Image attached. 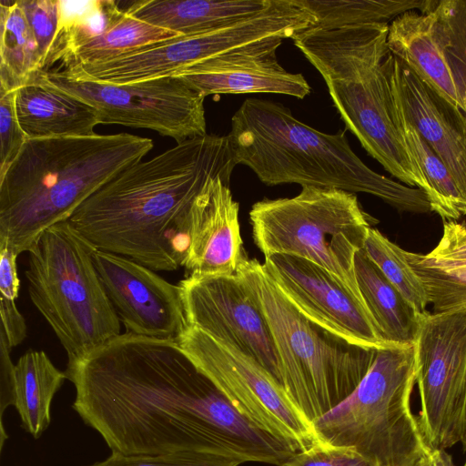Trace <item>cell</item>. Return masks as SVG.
I'll list each match as a JSON object with an SVG mask.
<instances>
[{
	"instance_id": "1",
	"label": "cell",
	"mask_w": 466,
	"mask_h": 466,
	"mask_svg": "<svg viewBox=\"0 0 466 466\" xmlns=\"http://www.w3.org/2000/svg\"><path fill=\"white\" fill-rule=\"evenodd\" d=\"M73 409L112 452H209L279 466L289 443L241 414L177 340L120 334L67 362Z\"/></svg>"
},
{
	"instance_id": "2",
	"label": "cell",
	"mask_w": 466,
	"mask_h": 466,
	"mask_svg": "<svg viewBox=\"0 0 466 466\" xmlns=\"http://www.w3.org/2000/svg\"><path fill=\"white\" fill-rule=\"evenodd\" d=\"M236 166L227 136L189 138L120 172L68 221L96 249L176 270L187 255L194 199L211 178L229 184Z\"/></svg>"
},
{
	"instance_id": "3",
	"label": "cell",
	"mask_w": 466,
	"mask_h": 466,
	"mask_svg": "<svg viewBox=\"0 0 466 466\" xmlns=\"http://www.w3.org/2000/svg\"><path fill=\"white\" fill-rule=\"evenodd\" d=\"M152 147L151 139L127 133L28 139L0 177V243L27 252Z\"/></svg>"
},
{
	"instance_id": "4",
	"label": "cell",
	"mask_w": 466,
	"mask_h": 466,
	"mask_svg": "<svg viewBox=\"0 0 466 466\" xmlns=\"http://www.w3.org/2000/svg\"><path fill=\"white\" fill-rule=\"evenodd\" d=\"M347 129L319 131L280 103L247 98L231 118L228 139L237 165L268 186L299 184L377 197L400 211L431 210L425 192L380 175L351 149Z\"/></svg>"
},
{
	"instance_id": "5",
	"label": "cell",
	"mask_w": 466,
	"mask_h": 466,
	"mask_svg": "<svg viewBox=\"0 0 466 466\" xmlns=\"http://www.w3.org/2000/svg\"><path fill=\"white\" fill-rule=\"evenodd\" d=\"M388 32V23L314 26L292 40L322 76L346 129L391 176L427 194V182L410 158L391 117L384 69L390 52Z\"/></svg>"
},
{
	"instance_id": "6",
	"label": "cell",
	"mask_w": 466,
	"mask_h": 466,
	"mask_svg": "<svg viewBox=\"0 0 466 466\" xmlns=\"http://www.w3.org/2000/svg\"><path fill=\"white\" fill-rule=\"evenodd\" d=\"M236 274L267 320L283 389L312 425L353 392L378 350L351 344L308 319L257 259L245 256Z\"/></svg>"
},
{
	"instance_id": "7",
	"label": "cell",
	"mask_w": 466,
	"mask_h": 466,
	"mask_svg": "<svg viewBox=\"0 0 466 466\" xmlns=\"http://www.w3.org/2000/svg\"><path fill=\"white\" fill-rule=\"evenodd\" d=\"M414 345H392L376 358L353 392L312 422L318 441L350 446L373 466H418L431 451L413 414Z\"/></svg>"
},
{
	"instance_id": "8",
	"label": "cell",
	"mask_w": 466,
	"mask_h": 466,
	"mask_svg": "<svg viewBox=\"0 0 466 466\" xmlns=\"http://www.w3.org/2000/svg\"><path fill=\"white\" fill-rule=\"evenodd\" d=\"M95 249L66 220L48 228L27 250L30 299L66 350L67 362L121 334L94 263Z\"/></svg>"
},
{
	"instance_id": "9",
	"label": "cell",
	"mask_w": 466,
	"mask_h": 466,
	"mask_svg": "<svg viewBox=\"0 0 466 466\" xmlns=\"http://www.w3.org/2000/svg\"><path fill=\"white\" fill-rule=\"evenodd\" d=\"M249 220L264 258L285 254L308 259L366 307L356 279L355 256L364 247L372 218L355 193L304 186L295 197L254 203Z\"/></svg>"
},
{
	"instance_id": "10",
	"label": "cell",
	"mask_w": 466,
	"mask_h": 466,
	"mask_svg": "<svg viewBox=\"0 0 466 466\" xmlns=\"http://www.w3.org/2000/svg\"><path fill=\"white\" fill-rule=\"evenodd\" d=\"M414 348L426 443L431 450L466 445V308L423 313Z\"/></svg>"
},
{
	"instance_id": "11",
	"label": "cell",
	"mask_w": 466,
	"mask_h": 466,
	"mask_svg": "<svg viewBox=\"0 0 466 466\" xmlns=\"http://www.w3.org/2000/svg\"><path fill=\"white\" fill-rule=\"evenodd\" d=\"M177 342L233 406L254 423L289 441L299 451L318 441L311 423L256 360L191 325Z\"/></svg>"
},
{
	"instance_id": "12",
	"label": "cell",
	"mask_w": 466,
	"mask_h": 466,
	"mask_svg": "<svg viewBox=\"0 0 466 466\" xmlns=\"http://www.w3.org/2000/svg\"><path fill=\"white\" fill-rule=\"evenodd\" d=\"M46 78L92 106L98 124L147 128L177 143L207 134L205 96L176 76L114 85L52 68Z\"/></svg>"
},
{
	"instance_id": "13",
	"label": "cell",
	"mask_w": 466,
	"mask_h": 466,
	"mask_svg": "<svg viewBox=\"0 0 466 466\" xmlns=\"http://www.w3.org/2000/svg\"><path fill=\"white\" fill-rule=\"evenodd\" d=\"M178 285L188 325L250 356L281 384L279 359L267 320L237 274L189 276Z\"/></svg>"
},
{
	"instance_id": "14",
	"label": "cell",
	"mask_w": 466,
	"mask_h": 466,
	"mask_svg": "<svg viewBox=\"0 0 466 466\" xmlns=\"http://www.w3.org/2000/svg\"><path fill=\"white\" fill-rule=\"evenodd\" d=\"M262 265L290 304L318 326L361 347L393 345L382 339L367 308L320 266L285 254L264 258Z\"/></svg>"
},
{
	"instance_id": "15",
	"label": "cell",
	"mask_w": 466,
	"mask_h": 466,
	"mask_svg": "<svg viewBox=\"0 0 466 466\" xmlns=\"http://www.w3.org/2000/svg\"><path fill=\"white\" fill-rule=\"evenodd\" d=\"M93 259L126 333L177 340L187 328L182 289L128 258L95 249Z\"/></svg>"
},
{
	"instance_id": "16",
	"label": "cell",
	"mask_w": 466,
	"mask_h": 466,
	"mask_svg": "<svg viewBox=\"0 0 466 466\" xmlns=\"http://www.w3.org/2000/svg\"><path fill=\"white\" fill-rule=\"evenodd\" d=\"M283 38L250 43L198 62L176 77L205 97L209 95L272 93L299 99L311 88L299 73L288 72L278 61Z\"/></svg>"
},
{
	"instance_id": "17",
	"label": "cell",
	"mask_w": 466,
	"mask_h": 466,
	"mask_svg": "<svg viewBox=\"0 0 466 466\" xmlns=\"http://www.w3.org/2000/svg\"><path fill=\"white\" fill-rule=\"evenodd\" d=\"M384 69L391 94L446 165L466 202V121L390 52Z\"/></svg>"
},
{
	"instance_id": "18",
	"label": "cell",
	"mask_w": 466,
	"mask_h": 466,
	"mask_svg": "<svg viewBox=\"0 0 466 466\" xmlns=\"http://www.w3.org/2000/svg\"><path fill=\"white\" fill-rule=\"evenodd\" d=\"M239 205L221 177L209 179L189 210V247L183 267L187 277L229 276L246 256Z\"/></svg>"
},
{
	"instance_id": "19",
	"label": "cell",
	"mask_w": 466,
	"mask_h": 466,
	"mask_svg": "<svg viewBox=\"0 0 466 466\" xmlns=\"http://www.w3.org/2000/svg\"><path fill=\"white\" fill-rule=\"evenodd\" d=\"M387 46L433 92L463 116L442 46L435 9L405 12L389 25Z\"/></svg>"
},
{
	"instance_id": "20",
	"label": "cell",
	"mask_w": 466,
	"mask_h": 466,
	"mask_svg": "<svg viewBox=\"0 0 466 466\" xmlns=\"http://www.w3.org/2000/svg\"><path fill=\"white\" fill-rule=\"evenodd\" d=\"M15 108L29 139L94 136L98 125L92 106L49 83L42 70L15 90Z\"/></svg>"
},
{
	"instance_id": "21",
	"label": "cell",
	"mask_w": 466,
	"mask_h": 466,
	"mask_svg": "<svg viewBox=\"0 0 466 466\" xmlns=\"http://www.w3.org/2000/svg\"><path fill=\"white\" fill-rule=\"evenodd\" d=\"M272 0H140L125 10L134 17L180 35L203 33L267 8Z\"/></svg>"
},
{
	"instance_id": "22",
	"label": "cell",
	"mask_w": 466,
	"mask_h": 466,
	"mask_svg": "<svg viewBox=\"0 0 466 466\" xmlns=\"http://www.w3.org/2000/svg\"><path fill=\"white\" fill-rule=\"evenodd\" d=\"M355 275L363 301L382 339L414 345L422 314L385 277L364 249L355 256Z\"/></svg>"
},
{
	"instance_id": "23",
	"label": "cell",
	"mask_w": 466,
	"mask_h": 466,
	"mask_svg": "<svg viewBox=\"0 0 466 466\" xmlns=\"http://www.w3.org/2000/svg\"><path fill=\"white\" fill-rule=\"evenodd\" d=\"M67 379L43 350H29L15 364V407L25 431L38 439L51 422L55 394Z\"/></svg>"
},
{
	"instance_id": "24",
	"label": "cell",
	"mask_w": 466,
	"mask_h": 466,
	"mask_svg": "<svg viewBox=\"0 0 466 466\" xmlns=\"http://www.w3.org/2000/svg\"><path fill=\"white\" fill-rule=\"evenodd\" d=\"M390 113L404 147L414 166L424 177L431 210L445 221L466 216V202L451 173L422 138L390 92Z\"/></svg>"
},
{
	"instance_id": "25",
	"label": "cell",
	"mask_w": 466,
	"mask_h": 466,
	"mask_svg": "<svg viewBox=\"0 0 466 466\" xmlns=\"http://www.w3.org/2000/svg\"><path fill=\"white\" fill-rule=\"evenodd\" d=\"M178 35H180L143 22L117 5L104 32L72 50L56 68L110 60Z\"/></svg>"
},
{
	"instance_id": "26",
	"label": "cell",
	"mask_w": 466,
	"mask_h": 466,
	"mask_svg": "<svg viewBox=\"0 0 466 466\" xmlns=\"http://www.w3.org/2000/svg\"><path fill=\"white\" fill-rule=\"evenodd\" d=\"M39 70L37 45L19 0H0V89L16 90Z\"/></svg>"
},
{
	"instance_id": "27",
	"label": "cell",
	"mask_w": 466,
	"mask_h": 466,
	"mask_svg": "<svg viewBox=\"0 0 466 466\" xmlns=\"http://www.w3.org/2000/svg\"><path fill=\"white\" fill-rule=\"evenodd\" d=\"M298 3L313 15L315 27L338 28L388 23L411 10L431 12L439 0H298Z\"/></svg>"
},
{
	"instance_id": "28",
	"label": "cell",
	"mask_w": 466,
	"mask_h": 466,
	"mask_svg": "<svg viewBox=\"0 0 466 466\" xmlns=\"http://www.w3.org/2000/svg\"><path fill=\"white\" fill-rule=\"evenodd\" d=\"M363 249L414 309L420 314L425 313L428 294L408 263L404 250L373 228L369 229Z\"/></svg>"
},
{
	"instance_id": "29",
	"label": "cell",
	"mask_w": 466,
	"mask_h": 466,
	"mask_svg": "<svg viewBox=\"0 0 466 466\" xmlns=\"http://www.w3.org/2000/svg\"><path fill=\"white\" fill-rule=\"evenodd\" d=\"M442 46L466 121V0H441L435 8Z\"/></svg>"
},
{
	"instance_id": "30",
	"label": "cell",
	"mask_w": 466,
	"mask_h": 466,
	"mask_svg": "<svg viewBox=\"0 0 466 466\" xmlns=\"http://www.w3.org/2000/svg\"><path fill=\"white\" fill-rule=\"evenodd\" d=\"M404 255L423 283L434 313L466 308V267H440L421 254L404 250Z\"/></svg>"
},
{
	"instance_id": "31",
	"label": "cell",
	"mask_w": 466,
	"mask_h": 466,
	"mask_svg": "<svg viewBox=\"0 0 466 466\" xmlns=\"http://www.w3.org/2000/svg\"><path fill=\"white\" fill-rule=\"evenodd\" d=\"M17 257L5 244L0 243V332L10 349L22 343L27 333L25 320L16 306L20 287Z\"/></svg>"
},
{
	"instance_id": "32",
	"label": "cell",
	"mask_w": 466,
	"mask_h": 466,
	"mask_svg": "<svg viewBox=\"0 0 466 466\" xmlns=\"http://www.w3.org/2000/svg\"><path fill=\"white\" fill-rule=\"evenodd\" d=\"M37 45L40 70L48 71L58 37L59 0H19Z\"/></svg>"
},
{
	"instance_id": "33",
	"label": "cell",
	"mask_w": 466,
	"mask_h": 466,
	"mask_svg": "<svg viewBox=\"0 0 466 466\" xmlns=\"http://www.w3.org/2000/svg\"><path fill=\"white\" fill-rule=\"evenodd\" d=\"M234 458L209 452L178 451L157 455H124L112 452L90 466H238Z\"/></svg>"
},
{
	"instance_id": "34",
	"label": "cell",
	"mask_w": 466,
	"mask_h": 466,
	"mask_svg": "<svg viewBox=\"0 0 466 466\" xmlns=\"http://www.w3.org/2000/svg\"><path fill=\"white\" fill-rule=\"evenodd\" d=\"M28 139L17 118L15 90L0 89V177Z\"/></svg>"
},
{
	"instance_id": "35",
	"label": "cell",
	"mask_w": 466,
	"mask_h": 466,
	"mask_svg": "<svg viewBox=\"0 0 466 466\" xmlns=\"http://www.w3.org/2000/svg\"><path fill=\"white\" fill-rule=\"evenodd\" d=\"M282 466H373L353 447L316 441L294 453Z\"/></svg>"
},
{
	"instance_id": "36",
	"label": "cell",
	"mask_w": 466,
	"mask_h": 466,
	"mask_svg": "<svg viewBox=\"0 0 466 466\" xmlns=\"http://www.w3.org/2000/svg\"><path fill=\"white\" fill-rule=\"evenodd\" d=\"M422 257L440 267H466V223L445 221L440 242Z\"/></svg>"
},
{
	"instance_id": "37",
	"label": "cell",
	"mask_w": 466,
	"mask_h": 466,
	"mask_svg": "<svg viewBox=\"0 0 466 466\" xmlns=\"http://www.w3.org/2000/svg\"><path fill=\"white\" fill-rule=\"evenodd\" d=\"M11 349L0 332V402L1 422L4 410L15 405V364L10 357Z\"/></svg>"
},
{
	"instance_id": "38",
	"label": "cell",
	"mask_w": 466,
	"mask_h": 466,
	"mask_svg": "<svg viewBox=\"0 0 466 466\" xmlns=\"http://www.w3.org/2000/svg\"><path fill=\"white\" fill-rule=\"evenodd\" d=\"M418 466H455V464L446 450H431Z\"/></svg>"
},
{
	"instance_id": "39",
	"label": "cell",
	"mask_w": 466,
	"mask_h": 466,
	"mask_svg": "<svg viewBox=\"0 0 466 466\" xmlns=\"http://www.w3.org/2000/svg\"><path fill=\"white\" fill-rule=\"evenodd\" d=\"M463 466H466V461H465V463H464V465H463Z\"/></svg>"
}]
</instances>
